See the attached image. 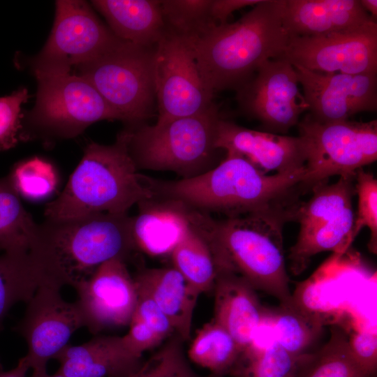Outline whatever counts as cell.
<instances>
[{"label":"cell","mask_w":377,"mask_h":377,"mask_svg":"<svg viewBox=\"0 0 377 377\" xmlns=\"http://www.w3.org/2000/svg\"><path fill=\"white\" fill-rule=\"evenodd\" d=\"M137 294V302L131 320L143 324L163 340L168 338L175 331L168 317L148 295L138 290Z\"/></svg>","instance_id":"37"},{"label":"cell","mask_w":377,"mask_h":377,"mask_svg":"<svg viewBox=\"0 0 377 377\" xmlns=\"http://www.w3.org/2000/svg\"><path fill=\"white\" fill-rule=\"evenodd\" d=\"M54 4L50 35L31 61L34 75L71 73L72 68L95 59L121 40L99 19L91 3L57 0Z\"/></svg>","instance_id":"11"},{"label":"cell","mask_w":377,"mask_h":377,"mask_svg":"<svg viewBox=\"0 0 377 377\" xmlns=\"http://www.w3.org/2000/svg\"><path fill=\"white\" fill-rule=\"evenodd\" d=\"M131 127L109 145L91 142L60 195L45 207L47 219H69L108 213L126 214L154 197L129 153Z\"/></svg>","instance_id":"5"},{"label":"cell","mask_w":377,"mask_h":377,"mask_svg":"<svg viewBox=\"0 0 377 377\" xmlns=\"http://www.w3.org/2000/svg\"><path fill=\"white\" fill-rule=\"evenodd\" d=\"M175 268L199 296L213 290L218 269L210 246L191 226L170 253Z\"/></svg>","instance_id":"26"},{"label":"cell","mask_w":377,"mask_h":377,"mask_svg":"<svg viewBox=\"0 0 377 377\" xmlns=\"http://www.w3.org/2000/svg\"><path fill=\"white\" fill-rule=\"evenodd\" d=\"M219 119L213 103L196 114L131 127L129 153L137 169L173 172L182 179L209 170Z\"/></svg>","instance_id":"6"},{"label":"cell","mask_w":377,"mask_h":377,"mask_svg":"<svg viewBox=\"0 0 377 377\" xmlns=\"http://www.w3.org/2000/svg\"><path fill=\"white\" fill-rule=\"evenodd\" d=\"M60 289L40 284L27 303L24 316L16 327L27 343L24 358L32 374L47 372L48 362L68 345L76 330L84 327L77 302L64 300Z\"/></svg>","instance_id":"15"},{"label":"cell","mask_w":377,"mask_h":377,"mask_svg":"<svg viewBox=\"0 0 377 377\" xmlns=\"http://www.w3.org/2000/svg\"><path fill=\"white\" fill-rule=\"evenodd\" d=\"M364 10L375 20L377 18V1L376 0H360Z\"/></svg>","instance_id":"41"},{"label":"cell","mask_w":377,"mask_h":377,"mask_svg":"<svg viewBox=\"0 0 377 377\" xmlns=\"http://www.w3.org/2000/svg\"><path fill=\"white\" fill-rule=\"evenodd\" d=\"M297 377H371L355 362L348 348V336L337 327L331 329L327 343L311 353Z\"/></svg>","instance_id":"31"},{"label":"cell","mask_w":377,"mask_h":377,"mask_svg":"<svg viewBox=\"0 0 377 377\" xmlns=\"http://www.w3.org/2000/svg\"><path fill=\"white\" fill-rule=\"evenodd\" d=\"M29 96L27 88L21 87L0 97V151L15 147L22 140V106Z\"/></svg>","instance_id":"36"},{"label":"cell","mask_w":377,"mask_h":377,"mask_svg":"<svg viewBox=\"0 0 377 377\" xmlns=\"http://www.w3.org/2000/svg\"><path fill=\"white\" fill-rule=\"evenodd\" d=\"M214 146L244 158L266 175L305 168L304 147L299 136L250 129L220 118Z\"/></svg>","instance_id":"18"},{"label":"cell","mask_w":377,"mask_h":377,"mask_svg":"<svg viewBox=\"0 0 377 377\" xmlns=\"http://www.w3.org/2000/svg\"><path fill=\"white\" fill-rule=\"evenodd\" d=\"M281 57L316 72L377 73V22L327 34L289 38Z\"/></svg>","instance_id":"14"},{"label":"cell","mask_w":377,"mask_h":377,"mask_svg":"<svg viewBox=\"0 0 377 377\" xmlns=\"http://www.w3.org/2000/svg\"><path fill=\"white\" fill-rule=\"evenodd\" d=\"M131 217L100 213L38 224L29 248L42 279L61 288L76 287L103 263L126 259L135 249Z\"/></svg>","instance_id":"2"},{"label":"cell","mask_w":377,"mask_h":377,"mask_svg":"<svg viewBox=\"0 0 377 377\" xmlns=\"http://www.w3.org/2000/svg\"><path fill=\"white\" fill-rule=\"evenodd\" d=\"M268 322L273 329L274 339L285 350L295 356H302L320 336L325 324L324 318L309 309L295 298L279 303L269 309Z\"/></svg>","instance_id":"25"},{"label":"cell","mask_w":377,"mask_h":377,"mask_svg":"<svg viewBox=\"0 0 377 377\" xmlns=\"http://www.w3.org/2000/svg\"><path fill=\"white\" fill-rule=\"evenodd\" d=\"M183 342L175 334L130 377H198L185 355Z\"/></svg>","instance_id":"34"},{"label":"cell","mask_w":377,"mask_h":377,"mask_svg":"<svg viewBox=\"0 0 377 377\" xmlns=\"http://www.w3.org/2000/svg\"><path fill=\"white\" fill-rule=\"evenodd\" d=\"M305 154L302 188L332 176L355 175L377 159V121L320 122L307 114L298 124Z\"/></svg>","instance_id":"10"},{"label":"cell","mask_w":377,"mask_h":377,"mask_svg":"<svg viewBox=\"0 0 377 377\" xmlns=\"http://www.w3.org/2000/svg\"><path fill=\"white\" fill-rule=\"evenodd\" d=\"M261 0H212L210 16L214 24L218 25L227 22V19L234 11L249 6H255Z\"/></svg>","instance_id":"39"},{"label":"cell","mask_w":377,"mask_h":377,"mask_svg":"<svg viewBox=\"0 0 377 377\" xmlns=\"http://www.w3.org/2000/svg\"><path fill=\"white\" fill-rule=\"evenodd\" d=\"M125 261L114 258L103 263L74 288L84 327L94 334L129 325L138 294Z\"/></svg>","instance_id":"16"},{"label":"cell","mask_w":377,"mask_h":377,"mask_svg":"<svg viewBox=\"0 0 377 377\" xmlns=\"http://www.w3.org/2000/svg\"><path fill=\"white\" fill-rule=\"evenodd\" d=\"M305 168L264 174L244 158L226 154L209 170L189 179L163 181L143 176L154 198L179 201L205 213L233 217L272 208L293 207Z\"/></svg>","instance_id":"1"},{"label":"cell","mask_w":377,"mask_h":377,"mask_svg":"<svg viewBox=\"0 0 377 377\" xmlns=\"http://www.w3.org/2000/svg\"><path fill=\"white\" fill-rule=\"evenodd\" d=\"M91 5L103 16L115 36L122 40L152 47L165 31L161 1L94 0Z\"/></svg>","instance_id":"24"},{"label":"cell","mask_w":377,"mask_h":377,"mask_svg":"<svg viewBox=\"0 0 377 377\" xmlns=\"http://www.w3.org/2000/svg\"><path fill=\"white\" fill-rule=\"evenodd\" d=\"M355 178L342 175L334 183L314 186L311 197L297 207L300 231L288 256L293 274L302 273L316 254L343 252L353 241Z\"/></svg>","instance_id":"9"},{"label":"cell","mask_w":377,"mask_h":377,"mask_svg":"<svg viewBox=\"0 0 377 377\" xmlns=\"http://www.w3.org/2000/svg\"><path fill=\"white\" fill-rule=\"evenodd\" d=\"M8 177L19 195L29 199L46 197L54 190L57 182L53 166L38 157L16 164Z\"/></svg>","instance_id":"33"},{"label":"cell","mask_w":377,"mask_h":377,"mask_svg":"<svg viewBox=\"0 0 377 377\" xmlns=\"http://www.w3.org/2000/svg\"><path fill=\"white\" fill-rule=\"evenodd\" d=\"M57 373L66 377H130L142 356L126 346L122 337L100 335L80 345H67L54 358Z\"/></svg>","instance_id":"20"},{"label":"cell","mask_w":377,"mask_h":377,"mask_svg":"<svg viewBox=\"0 0 377 377\" xmlns=\"http://www.w3.org/2000/svg\"><path fill=\"white\" fill-rule=\"evenodd\" d=\"M282 19L289 38L339 32L376 21L360 0H284Z\"/></svg>","instance_id":"21"},{"label":"cell","mask_w":377,"mask_h":377,"mask_svg":"<svg viewBox=\"0 0 377 377\" xmlns=\"http://www.w3.org/2000/svg\"><path fill=\"white\" fill-rule=\"evenodd\" d=\"M40 284V273L29 251L0 256V332L10 309L17 303H27Z\"/></svg>","instance_id":"27"},{"label":"cell","mask_w":377,"mask_h":377,"mask_svg":"<svg viewBox=\"0 0 377 377\" xmlns=\"http://www.w3.org/2000/svg\"><path fill=\"white\" fill-rule=\"evenodd\" d=\"M29 377H66L64 375H61L59 373H55L54 374H48L47 372L43 373V374H32L31 376Z\"/></svg>","instance_id":"42"},{"label":"cell","mask_w":377,"mask_h":377,"mask_svg":"<svg viewBox=\"0 0 377 377\" xmlns=\"http://www.w3.org/2000/svg\"><path fill=\"white\" fill-rule=\"evenodd\" d=\"M214 320L235 339L242 353L251 343L257 330L268 320L256 289L241 276L219 270L215 279Z\"/></svg>","instance_id":"19"},{"label":"cell","mask_w":377,"mask_h":377,"mask_svg":"<svg viewBox=\"0 0 377 377\" xmlns=\"http://www.w3.org/2000/svg\"><path fill=\"white\" fill-rule=\"evenodd\" d=\"M212 0L161 1L166 29L193 40L209 27L216 25L210 16Z\"/></svg>","instance_id":"32"},{"label":"cell","mask_w":377,"mask_h":377,"mask_svg":"<svg viewBox=\"0 0 377 377\" xmlns=\"http://www.w3.org/2000/svg\"><path fill=\"white\" fill-rule=\"evenodd\" d=\"M309 114L320 122L348 120L356 113L377 108V73H320L293 64Z\"/></svg>","instance_id":"17"},{"label":"cell","mask_w":377,"mask_h":377,"mask_svg":"<svg viewBox=\"0 0 377 377\" xmlns=\"http://www.w3.org/2000/svg\"><path fill=\"white\" fill-rule=\"evenodd\" d=\"M293 64L279 57L264 62L237 90L239 109L259 121L264 131L282 134L298 124L309 105Z\"/></svg>","instance_id":"13"},{"label":"cell","mask_w":377,"mask_h":377,"mask_svg":"<svg viewBox=\"0 0 377 377\" xmlns=\"http://www.w3.org/2000/svg\"><path fill=\"white\" fill-rule=\"evenodd\" d=\"M38 226L24 209L8 175L0 178V249L29 251Z\"/></svg>","instance_id":"28"},{"label":"cell","mask_w":377,"mask_h":377,"mask_svg":"<svg viewBox=\"0 0 377 377\" xmlns=\"http://www.w3.org/2000/svg\"><path fill=\"white\" fill-rule=\"evenodd\" d=\"M154 82L157 121L196 114L214 103L190 40L166 27L155 47Z\"/></svg>","instance_id":"12"},{"label":"cell","mask_w":377,"mask_h":377,"mask_svg":"<svg viewBox=\"0 0 377 377\" xmlns=\"http://www.w3.org/2000/svg\"><path fill=\"white\" fill-rule=\"evenodd\" d=\"M298 205L272 208L249 214L207 221L202 235L208 242L218 270L232 272L256 290L290 301L286 267L283 228L295 218Z\"/></svg>","instance_id":"4"},{"label":"cell","mask_w":377,"mask_h":377,"mask_svg":"<svg viewBox=\"0 0 377 377\" xmlns=\"http://www.w3.org/2000/svg\"><path fill=\"white\" fill-rule=\"evenodd\" d=\"M156 198L138 204L139 213L131 217L132 237L135 248L148 255H170L191 227L190 208L177 200Z\"/></svg>","instance_id":"22"},{"label":"cell","mask_w":377,"mask_h":377,"mask_svg":"<svg viewBox=\"0 0 377 377\" xmlns=\"http://www.w3.org/2000/svg\"><path fill=\"white\" fill-rule=\"evenodd\" d=\"M155 47L121 40L95 59L76 68V74L93 85L128 127L140 125L152 114L156 99Z\"/></svg>","instance_id":"8"},{"label":"cell","mask_w":377,"mask_h":377,"mask_svg":"<svg viewBox=\"0 0 377 377\" xmlns=\"http://www.w3.org/2000/svg\"><path fill=\"white\" fill-rule=\"evenodd\" d=\"M241 354L232 337L214 319L198 331L188 350L192 362L216 375L230 371Z\"/></svg>","instance_id":"29"},{"label":"cell","mask_w":377,"mask_h":377,"mask_svg":"<svg viewBox=\"0 0 377 377\" xmlns=\"http://www.w3.org/2000/svg\"><path fill=\"white\" fill-rule=\"evenodd\" d=\"M35 104L23 118L22 140L78 136L91 124L119 115L84 77L75 73L38 74Z\"/></svg>","instance_id":"7"},{"label":"cell","mask_w":377,"mask_h":377,"mask_svg":"<svg viewBox=\"0 0 377 377\" xmlns=\"http://www.w3.org/2000/svg\"><path fill=\"white\" fill-rule=\"evenodd\" d=\"M29 369L24 357L19 360L16 367L8 371L3 369L0 361V377H27V374Z\"/></svg>","instance_id":"40"},{"label":"cell","mask_w":377,"mask_h":377,"mask_svg":"<svg viewBox=\"0 0 377 377\" xmlns=\"http://www.w3.org/2000/svg\"><path fill=\"white\" fill-rule=\"evenodd\" d=\"M350 353L358 366L369 376L377 371V337L367 330H357L348 337Z\"/></svg>","instance_id":"38"},{"label":"cell","mask_w":377,"mask_h":377,"mask_svg":"<svg viewBox=\"0 0 377 377\" xmlns=\"http://www.w3.org/2000/svg\"><path fill=\"white\" fill-rule=\"evenodd\" d=\"M355 190L357 194V211L354 216L353 239L364 227L369 229L368 249L377 253V180L374 175L362 168L357 171Z\"/></svg>","instance_id":"35"},{"label":"cell","mask_w":377,"mask_h":377,"mask_svg":"<svg viewBox=\"0 0 377 377\" xmlns=\"http://www.w3.org/2000/svg\"><path fill=\"white\" fill-rule=\"evenodd\" d=\"M309 354L295 356L273 340L245 349L230 372L235 377H297Z\"/></svg>","instance_id":"30"},{"label":"cell","mask_w":377,"mask_h":377,"mask_svg":"<svg viewBox=\"0 0 377 377\" xmlns=\"http://www.w3.org/2000/svg\"><path fill=\"white\" fill-rule=\"evenodd\" d=\"M136 289L148 295L169 319L175 334L190 339L198 296L173 267L147 268L133 278Z\"/></svg>","instance_id":"23"},{"label":"cell","mask_w":377,"mask_h":377,"mask_svg":"<svg viewBox=\"0 0 377 377\" xmlns=\"http://www.w3.org/2000/svg\"><path fill=\"white\" fill-rule=\"evenodd\" d=\"M284 0H261L232 23L213 25L190 40L201 76L213 92L236 91L266 61L281 57L289 37Z\"/></svg>","instance_id":"3"}]
</instances>
